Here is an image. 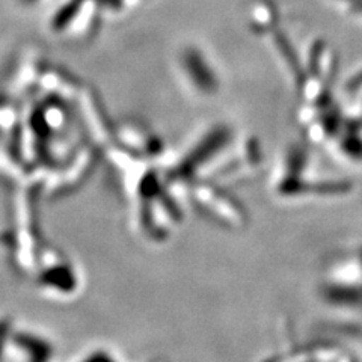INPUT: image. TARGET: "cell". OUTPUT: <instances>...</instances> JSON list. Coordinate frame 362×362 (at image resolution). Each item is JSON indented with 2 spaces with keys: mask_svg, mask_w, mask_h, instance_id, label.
Segmentation results:
<instances>
[{
  "mask_svg": "<svg viewBox=\"0 0 362 362\" xmlns=\"http://www.w3.org/2000/svg\"><path fill=\"white\" fill-rule=\"evenodd\" d=\"M183 65L187 76L190 77V81L194 82L195 86L201 89L202 93H213V90L218 88L216 76L213 74L211 68L198 50H186L183 54Z\"/></svg>",
  "mask_w": 362,
  "mask_h": 362,
  "instance_id": "cell-3",
  "label": "cell"
},
{
  "mask_svg": "<svg viewBox=\"0 0 362 362\" xmlns=\"http://www.w3.org/2000/svg\"><path fill=\"white\" fill-rule=\"evenodd\" d=\"M23 2H26V4H33V2H37V0H23Z\"/></svg>",
  "mask_w": 362,
  "mask_h": 362,
  "instance_id": "cell-8",
  "label": "cell"
},
{
  "mask_svg": "<svg viewBox=\"0 0 362 362\" xmlns=\"http://www.w3.org/2000/svg\"><path fill=\"white\" fill-rule=\"evenodd\" d=\"M359 88H362V71L359 74H356L355 77L350 78V81L347 82V86H346V89L350 90V93H355V90H358Z\"/></svg>",
  "mask_w": 362,
  "mask_h": 362,
  "instance_id": "cell-5",
  "label": "cell"
},
{
  "mask_svg": "<svg viewBox=\"0 0 362 362\" xmlns=\"http://www.w3.org/2000/svg\"><path fill=\"white\" fill-rule=\"evenodd\" d=\"M85 0H68V2L56 13L52 20V28L54 30H64L70 26V23L77 17Z\"/></svg>",
  "mask_w": 362,
  "mask_h": 362,
  "instance_id": "cell-4",
  "label": "cell"
},
{
  "mask_svg": "<svg viewBox=\"0 0 362 362\" xmlns=\"http://www.w3.org/2000/svg\"><path fill=\"white\" fill-rule=\"evenodd\" d=\"M264 362H355L347 352L334 344H313L288 349Z\"/></svg>",
  "mask_w": 362,
  "mask_h": 362,
  "instance_id": "cell-2",
  "label": "cell"
},
{
  "mask_svg": "<svg viewBox=\"0 0 362 362\" xmlns=\"http://www.w3.org/2000/svg\"><path fill=\"white\" fill-rule=\"evenodd\" d=\"M341 2L347 4L350 8L362 16V0H341Z\"/></svg>",
  "mask_w": 362,
  "mask_h": 362,
  "instance_id": "cell-6",
  "label": "cell"
},
{
  "mask_svg": "<svg viewBox=\"0 0 362 362\" xmlns=\"http://www.w3.org/2000/svg\"><path fill=\"white\" fill-rule=\"evenodd\" d=\"M97 2L105 8H119L122 5L121 0H97Z\"/></svg>",
  "mask_w": 362,
  "mask_h": 362,
  "instance_id": "cell-7",
  "label": "cell"
},
{
  "mask_svg": "<svg viewBox=\"0 0 362 362\" xmlns=\"http://www.w3.org/2000/svg\"><path fill=\"white\" fill-rule=\"evenodd\" d=\"M350 190L352 183L339 177H326L300 145L288 148L272 177V192L286 199L341 197Z\"/></svg>",
  "mask_w": 362,
  "mask_h": 362,
  "instance_id": "cell-1",
  "label": "cell"
}]
</instances>
